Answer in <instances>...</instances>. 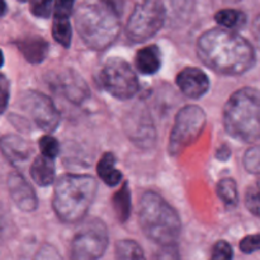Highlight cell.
Masks as SVG:
<instances>
[{
	"label": "cell",
	"mask_w": 260,
	"mask_h": 260,
	"mask_svg": "<svg viewBox=\"0 0 260 260\" xmlns=\"http://www.w3.org/2000/svg\"><path fill=\"white\" fill-rule=\"evenodd\" d=\"M201 61L212 70L225 75H239L255 62L250 43L228 28H215L203 33L197 43Z\"/></svg>",
	"instance_id": "1"
},
{
	"label": "cell",
	"mask_w": 260,
	"mask_h": 260,
	"mask_svg": "<svg viewBox=\"0 0 260 260\" xmlns=\"http://www.w3.org/2000/svg\"><path fill=\"white\" fill-rule=\"evenodd\" d=\"M139 221L145 235L164 246L173 245L182 230L177 211L161 196L151 190L145 192L140 198Z\"/></svg>",
	"instance_id": "2"
},
{
	"label": "cell",
	"mask_w": 260,
	"mask_h": 260,
	"mask_svg": "<svg viewBox=\"0 0 260 260\" xmlns=\"http://www.w3.org/2000/svg\"><path fill=\"white\" fill-rule=\"evenodd\" d=\"M96 180L85 174H65L57 180L53 210L63 222H76L88 213L96 194Z\"/></svg>",
	"instance_id": "3"
},
{
	"label": "cell",
	"mask_w": 260,
	"mask_h": 260,
	"mask_svg": "<svg viewBox=\"0 0 260 260\" xmlns=\"http://www.w3.org/2000/svg\"><path fill=\"white\" fill-rule=\"evenodd\" d=\"M75 23L80 37L94 50L111 46L121 29L118 12L104 2L81 5L76 12Z\"/></svg>",
	"instance_id": "4"
},
{
	"label": "cell",
	"mask_w": 260,
	"mask_h": 260,
	"mask_svg": "<svg viewBox=\"0 0 260 260\" xmlns=\"http://www.w3.org/2000/svg\"><path fill=\"white\" fill-rule=\"evenodd\" d=\"M223 124L240 141L260 139V91L251 88L235 91L223 108Z\"/></svg>",
	"instance_id": "5"
},
{
	"label": "cell",
	"mask_w": 260,
	"mask_h": 260,
	"mask_svg": "<svg viewBox=\"0 0 260 260\" xmlns=\"http://www.w3.org/2000/svg\"><path fill=\"white\" fill-rule=\"evenodd\" d=\"M165 9L159 0H144L136 5L127 22V37L141 43L156 35L164 25Z\"/></svg>",
	"instance_id": "6"
},
{
	"label": "cell",
	"mask_w": 260,
	"mask_h": 260,
	"mask_svg": "<svg viewBox=\"0 0 260 260\" xmlns=\"http://www.w3.org/2000/svg\"><path fill=\"white\" fill-rule=\"evenodd\" d=\"M98 80L107 93L121 101L132 98L139 91V80L134 69L118 57L111 58L104 63Z\"/></svg>",
	"instance_id": "7"
},
{
	"label": "cell",
	"mask_w": 260,
	"mask_h": 260,
	"mask_svg": "<svg viewBox=\"0 0 260 260\" xmlns=\"http://www.w3.org/2000/svg\"><path fill=\"white\" fill-rule=\"evenodd\" d=\"M206 126V113L201 107L187 106L179 111L170 132L169 152L178 155L196 141Z\"/></svg>",
	"instance_id": "8"
},
{
	"label": "cell",
	"mask_w": 260,
	"mask_h": 260,
	"mask_svg": "<svg viewBox=\"0 0 260 260\" xmlns=\"http://www.w3.org/2000/svg\"><path fill=\"white\" fill-rule=\"evenodd\" d=\"M108 246V230L98 218L85 221L71 243V258L93 260L101 258Z\"/></svg>",
	"instance_id": "9"
},
{
	"label": "cell",
	"mask_w": 260,
	"mask_h": 260,
	"mask_svg": "<svg viewBox=\"0 0 260 260\" xmlns=\"http://www.w3.org/2000/svg\"><path fill=\"white\" fill-rule=\"evenodd\" d=\"M20 107L43 131H55L60 123V113L53 102L40 91H25L20 98Z\"/></svg>",
	"instance_id": "10"
},
{
	"label": "cell",
	"mask_w": 260,
	"mask_h": 260,
	"mask_svg": "<svg viewBox=\"0 0 260 260\" xmlns=\"http://www.w3.org/2000/svg\"><path fill=\"white\" fill-rule=\"evenodd\" d=\"M126 132L129 140L140 147H150L156 139L155 127L149 112L144 108L135 109L126 118Z\"/></svg>",
	"instance_id": "11"
},
{
	"label": "cell",
	"mask_w": 260,
	"mask_h": 260,
	"mask_svg": "<svg viewBox=\"0 0 260 260\" xmlns=\"http://www.w3.org/2000/svg\"><path fill=\"white\" fill-rule=\"evenodd\" d=\"M51 84L53 89H56L58 93L66 96V99L75 104H81L90 95L85 81L73 70L61 71L57 75L52 76Z\"/></svg>",
	"instance_id": "12"
},
{
	"label": "cell",
	"mask_w": 260,
	"mask_h": 260,
	"mask_svg": "<svg viewBox=\"0 0 260 260\" xmlns=\"http://www.w3.org/2000/svg\"><path fill=\"white\" fill-rule=\"evenodd\" d=\"M8 189L13 202L19 210L32 212L37 208L38 201L36 192L22 174L17 172L10 173L8 177Z\"/></svg>",
	"instance_id": "13"
},
{
	"label": "cell",
	"mask_w": 260,
	"mask_h": 260,
	"mask_svg": "<svg viewBox=\"0 0 260 260\" xmlns=\"http://www.w3.org/2000/svg\"><path fill=\"white\" fill-rule=\"evenodd\" d=\"M177 84L180 91L192 99L205 95L210 88L208 76L197 68H187L180 71L177 76Z\"/></svg>",
	"instance_id": "14"
},
{
	"label": "cell",
	"mask_w": 260,
	"mask_h": 260,
	"mask_svg": "<svg viewBox=\"0 0 260 260\" xmlns=\"http://www.w3.org/2000/svg\"><path fill=\"white\" fill-rule=\"evenodd\" d=\"M0 150L12 164L27 161L32 155V147L24 139L15 135H7L0 139Z\"/></svg>",
	"instance_id": "15"
},
{
	"label": "cell",
	"mask_w": 260,
	"mask_h": 260,
	"mask_svg": "<svg viewBox=\"0 0 260 260\" xmlns=\"http://www.w3.org/2000/svg\"><path fill=\"white\" fill-rule=\"evenodd\" d=\"M17 47L30 63H41L48 53V43L43 38L32 36L17 41Z\"/></svg>",
	"instance_id": "16"
},
{
	"label": "cell",
	"mask_w": 260,
	"mask_h": 260,
	"mask_svg": "<svg viewBox=\"0 0 260 260\" xmlns=\"http://www.w3.org/2000/svg\"><path fill=\"white\" fill-rule=\"evenodd\" d=\"M30 177L41 187H47L55 180V164L53 159L41 155L36 157L30 165Z\"/></svg>",
	"instance_id": "17"
},
{
	"label": "cell",
	"mask_w": 260,
	"mask_h": 260,
	"mask_svg": "<svg viewBox=\"0 0 260 260\" xmlns=\"http://www.w3.org/2000/svg\"><path fill=\"white\" fill-rule=\"evenodd\" d=\"M136 68L145 75H152L157 73L161 66V55L156 46H147L141 48L136 55Z\"/></svg>",
	"instance_id": "18"
},
{
	"label": "cell",
	"mask_w": 260,
	"mask_h": 260,
	"mask_svg": "<svg viewBox=\"0 0 260 260\" xmlns=\"http://www.w3.org/2000/svg\"><path fill=\"white\" fill-rule=\"evenodd\" d=\"M99 178L109 187H116L121 183L122 173L116 168V157L112 152H106L96 165Z\"/></svg>",
	"instance_id": "19"
},
{
	"label": "cell",
	"mask_w": 260,
	"mask_h": 260,
	"mask_svg": "<svg viewBox=\"0 0 260 260\" xmlns=\"http://www.w3.org/2000/svg\"><path fill=\"white\" fill-rule=\"evenodd\" d=\"M131 193H129L128 184L124 183L121 189L113 196V208L117 218L121 222H126L131 215Z\"/></svg>",
	"instance_id": "20"
},
{
	"label": "cell",
	"mask_w": 260,
	"mask_h": 260,
	"mask_svg": "<svg viewBox=\"0 0 260 260\" xmlns=\"http://www.w3.org/2000/svg\"><path fill=\"white\" fill-rule=\"evenodd\" d=\"M216 22L228 29L241 28L246 22V17L243 12L236 9H222L215 15Z\"/></svg>",
	"instance_id": "21"
},
{
	"label": "cell",
	"mask_w": 260,
	"mask_h": 260,
	"mask_svg": "<svg viewBox=\"0 0 260 260\" xmlns=\"http://www.w3.org/2000/svg\"><path fill=\"white\" fill-rule=\"evenodd\" d=\"M71 24L69 17H53L52 36L56 42L68 48L71 43Z\"/></svg>",
	"instance_id": "22"
},
{
	"label": "cell",
	"mask_w": 260,
	"mask_h": 260,
	"mask_svg": "<svg viewBox=\"0 0 260 260\" xmlns=\"http://www.w3.org/2000/svg\"><path fill=\"white\" fill-rule=\"evenodd\" d=\"M217 194L226 206H236L239 201V193L236 183L230 178L220 180L217 185Z\"/></svg>",
	"instance_id": "23"
},
{
	"label": "cell",
	"mask_w": 260,
	"mask_h": 260,
	"mask_svg": "<svg viewBox=\"0 0 260 260\" xmlns=\"http://www.w3.org/2000/svg\"><path fill=\"white\" fill-rule=\"evenodd\" d=\"M116 256L118 259H142V248L132 240H121L116 245Z\"/></svg>",
	"instance_id": "24"
},
{
	"label": "cell",
	"mask_w": 260,
	"mask_h": 260,
	"mask_svg": "<svg viewBox=\"0 0 260 260\" xmlns=\"http://www.w3.org/2000/svg\"><path fill=\"white\" fill-rule=\"evenodd\" d=\"M14 233V223L9 210L0 202V244L7 241Z\"/></svg>",
	"instance_id": "25"
},
{
	"label": "cell",
	"mask_w": 260,
	"mask_h": 260,
	"mask_svg": "<svg viewBox=\"0 0 260 260\" xmlns=\"http://www.w3.org/2000/svg\"><path fill=\"white\" fill-rule=\"evenodd\" d=\"M245 205L253 215L260 217V179L253 183L246 190Z\"/></svg>",
	"instance_id": "26"
},
{
	"label": "cell",
	"mask_w": 260,
	"mask_h": 260,
	"mask_svg": "<svg viewBox=\"0 0 260 260\" xmlns=\"http://www.w3.org/2000/svg\"><path fill=\"white\" fill-rule=\"evenodd\" d=\"M38 145H40L42 155L50 157V159H55L58 155V151H60V145H58L57 140L55 137L50 136V135H46V136L41 137V140L38 141Z\"/></svg>",
	"instance_id": "27"
},
{
	"label": "cell",
	"mask_w": 260,
	"mask_h": 260,
	"mask_svg": "<svg viewBox=\"0 0 260 260\" xmlns=\"http://www.w3.org/2000/svg\"><path fill=\"white\" fill-rule=\"evenodd\" d=\"M30 13L38 18H48L52 12V0H29Z\"/></svg>",
	"instance_id": "28"
},
{
	"label": "cell",
	"mask_w": 260,
	"mask_h": 260,
	"mask_svg": "<svg viewBox=\"0 0 260 260\" xmlns=\"http://www.w3.org/2000/svg\"><path fill=\"white\" fill-rule=\"evenodd\" d=\"M244 165L251 173H260V147L249 150L244 156Z\"/></svg>",
	"instance_id": "29"
},
{
	"label": "cell",
	"mask_w": 260,
	"mask_h": 260,
	"mask_svg": "<svg viewBox=\"0 0 260 260\" xmlns=\"http://www.w3.org/2000/svg\"><path fill=\"white\" fill-rule=\"evenodd\" d=\"M233 258V249L230 244L221 240L215 244L212 249V259L215 260H229Z\"/></svg>",
	"instance_id": "30"
},
{
	"label": "cell",
	"mask_w": 260,
	"mask_h": 260,
	"mask_svg": "<svg viewBox=\"0 0 260 260\" xmlns=\"http://www.w3.org/2000/svg\"><path fill=\"white\" fill-rule=\"evenodd\" d=\"M240 250L245 254H251L260 250V234L244 238L240 241Z\"/></svg>",
	"instance_id": "31"
},
{
	"label": "cell",
	"mask_w": 260,
	"mask_h": 260,
	"mask_svg": "<svg viewBox=\"0 0 260 260\" xmlns=\"http://www.w3.org/2000/svg\"><path fill=\"white\" fill-rule=\"evenodd\" d=\"M10 96V85L5 75L0 73V113L7 109Z\"/></svg>",
	"instance_id": "32"
},
{
	"label": "cell",
	"mask_w": 260,
	"mask_h": 260,
	"mask_svg": "<svg viewBox=\"0 0 260 260\" xmlns=\"http://www.w3.org/2000/svg\"><path fill=\"white\" fill-rule=\"evenodd\" d=\"M75 0H56L53 17H69L70 18L73 12Z\"/></svg>",
	"instance_id": "33"
},
{
	"label": "cell",
	"mask_w": 260,
	"mask_h": 260,
	"mask_svg": "<svg viewBox=\"0 0 260 260\" xmlns=\"http://www.w3.org/2000/svg\"><path fill=\"white\" fill-rule=\"evenodd\" d=\"M5 12H7V4H5L4 0H0V17H3Z\"/></svg>",
	"instance_id": "34"
},
{
	"label": "cell",
	"mask_w": 260,
	"mask_h": 260,
	"mask_svg": "<svg viewBox=\"0 0 260 260\" xmlns=\"http://www.w3.org/2000/svg\"><path fill=\"white\" fill-rule=\"evenodd\" d=\"M3 63H4V55H3V51L0 50V68L3 66Z\"/></svg>",
	"instance_id": "35"
},
{
	"label": "cell",
	"mask_w": 260,
	"mask_h": 260,
	"mask_svg": "<svg viewBox=\"0 0 260 260\" xmlns=\"http://www.w3.org/2000/svg\"><path fill=\"white\" fill-rule=\"evenodd\" d=\"M19 2H25V0H19Z\"/></svg>",
	"instance_id": "36"
}]
</instances>
